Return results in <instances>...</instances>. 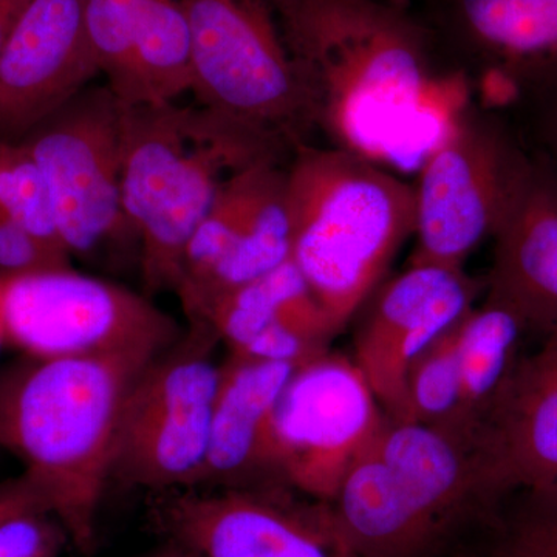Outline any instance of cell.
I'll use <instances>...</instances> for the list:
<instances>
[{"mask_svg": "<svg viewBox=\"0 0 557 557\" xmlns=\"http://www.w3.org/2000/svg\"><path fill=\"white\" fill-rule=\"evenodd\" d=\"M200 321L207 322L230 354H239L276 324L292 325L327 343L339 332L292 259L220 296Z\"/></svg>", "mask_w": 557, "mask_h": 557, "instance_id": "obj_20", "label": "cell"}, {"mask_svg": "<svg viewBox=\"0 0 557 557\" xmlns=\"http://www.w3.org/2000/svg\"><path fill=\"white\" fill-rule=\"evenodd\" d=\"M189 30L196 102L292 159L314 131L273 0H178Z\"/></svg>", "mask_w": 557, "mask_h": 557, "instance_id": "obj_5", "label": "cell"}, {"mask_svg": "<svg viewBox=\"0 0 557 557\" xmlns=\"http://www.w3.org/2000/svg\"><path fill=\"white\" fill-rule=\"evenodd\" d=\"M7 346L5 330H3L2 300H0V350Z\"/></svg>", "mask_w": 557, "mask_h": 557, "instance_id": "obj_31", "label": "cell"}, {"mask_svg": "<svg viewBox=\"0 0 557 557\" xmlns=\"http://www.w3.org/2000/svg\"><path fill=\"white\" fill-rule=\"evenodd\" d=\"M458 322L431 344L410 368L408 409L409 421H417L461 438Z\"/></svg>", "mask_w": 557, "mask_h": 557, "instance_id": "obj_22", "label": "cell"}, {"mask_svg": "<svg viewBox=\"0 0 557 557\" xmlns=\"http://www.w3.org/2000/svg\"><path fill=\"white\" fill-rule=\"evenodd\" d=\"M84 17L98 72L121 108L168 104L193 90L178 0H84Z\"/></svg>", "mask_w": 557, "mask_h": 557, "instance_id": "obj_16", "label": "cell"}, {"mask_svg": "<svg viewBox=\"0 0 557 557\" xmlns=\"http://www.w3.org/2000/svg\"><path fill=\"white\" fill-rule=\"evenodd\" d=\"M516 108L522 110L528 149L557 174V75L531 90Z\"/></svg>", "mask_w": 557, "mask_h": 557, "instance_id": "obj_27", "label": "cell"}, {"mask_svg": "<svg viewBox=\"0 0 557 557\" xmlns=\"http://www.w3.org/2000/svg\"><path fill=\"white\" fill-rule=\"evenodd\" d=\"M493 239L486 299L518 314L530 335L542 338L557 325V174L536 153Z\"/></svg>", "mask_w": 557, "mask_h": 557, "instance_id": "obj_18", "label": "cell"}, {"mask_svg": "<svg viewBox=\"0 0 557 557\" xmlns=\"http://www.w3.org/2000/svg\"><path fill=\"white\" fill-rule=\"evenodd\" d=\"M485 289V277L465 270L410 265L370 296L355 335L354 361L388 420L409 421L410 368Z\"/></svg>", "mask_w": 557, "mask_h": 557, "instance_id": "obj_14", "label": "cell"}, {"mask_svg": "<svg viewBox=\"0 0 557 557\" xmlns=\"http://www.w3.org/2000/svg\"><path fill=\"white\" fill-rule=\"evenodd\" d=\"M263 160L289 157L199 102L121 108V194L146 289L175 292L186 247L223 183Z\"/></svg>", "mask_w": 557, "mask_h": 557, "instance_id": "obj_3", "label": "cell"}, {"mask_svg": "<svg viewBox=\"0 0 557 557\" xmlns=\"http://www.w3.org/2000/svg\"><path fill=\"white\" fill-rule=\"evenodd\" d=\"M296 369L236 355L220 364L207 460L197 490L270 486L271 423Z\"/></svg>", "mask_w": 557, "mask_h": 557, "instance_id": "obj_19", "label": "cell"}, {"mask_svg": "<svg viewBox=\"0 0 557 557\" xmlns=\"http://www.w3.org/2000/svg\"><path fill=\"white\" fill-rule=\"evenodd\" d=\"M287 196L289 259L341 330L416 233V189L347 150L304 145L288 160Z\"/></svg>", "mask_w": 557, "mask_h": 557, "instance_id": "obj_4", "label": "cell"}, {"mask_svg": "<svg viewBox=\"0 0 557 557\" xmlns=\"http://www.w3.org/2000/svg\"><path fill=\"white\" fill-rule=\"evenodd\" d=\"M150 557H186L183 555L180 549L172 547V545L166 544V547L163 549H160V552H157L156 555H152Z\"/></svg>", "mask_w": 557, "mask_h": 557, "instance_id": "obj_30", "label": "cell"}, {"mask_svg": "<svg viewBox=\"0 0 557 557\" xmlns=\"http://www.w3.org/2000/svg\"><path fill=\"white\" fill-rule=\"evenodd\" d=\"M287 164L258 161L223 183L183 256L174 293L188 321L292 258Z\"/></svg>", "mask_w": 557, "mask_h": 557, "instance_id": "obj_11", "label": "cell"}, {"mask_svg": "<svg viewBox=\"0 0 557 557\" xmlns=\"http://www.w3.org/2000/svg\"><path fill=\"white\" fill-rule=\"evenodd\" d=\"M30 511H50L46 497L27 474L0 483V523Z\"/></svg>", "mask_w": 557, "mask_h": 557, "instance_id": "obj_28", "label": "cell"}, {"mask_svg": "<svg viewBox=\"0 0 557 557\" xmlns=\"http://www.w3.org/2000/svg\"><path fill=\"white\" fill-rule=\"evenodd\" d=\"M0 212L17 220L42 239L65 248L49 185L24 143L0 139Z\"/></svg>", "mask_w": 557, "mask_h": 557, "instance_id": "obj_24", "label": "cell"}, {"mask_svg": "<svg viewBox=\"0 0 557 557\" xmlns=\"http://www.w3.org/2000/svg\"><path fill=\"white\" fill-rule=\"evenodd\" d=\"M490 522L491 557H557V486L512 494Z\"/></svg>", "mask_w": 557, "mask_h": 557, "instance_id": "obj_23", "label": "cell"}, {"mask_svg": "<svg viewBox=\"0 0 557 557\" xmlns=\"http://www.w3.org/2000/svg\"><path fill=\"white\" fill-rule=\"evenodd\" d=\"M7 346L38 359L159 355L175 318L134 289L72 269L0 277Z\"/></svg>", "mask_w": 557, "mask_h": 557, "instance_id": "obj_8", "label": "cell"}, {"mask_svg": "<svg viewBox=\"0 0 557 557\" xmlns=\"http://www.w3.org/2000/svg\"><path fill=\"white\" fill-rule=\"evenodd\" d=\"M49 185L62 244L72 259L138 249L121 194V106L89 86L22 141Z\"/></svg>", "mask_w": 557, "mask_h": 557, "instance_id": "obj_9", "label": "cell"}, {"mask_svg": "<svg viewBox=\"0 0 557 557\" xmlns=\"http://www.w3.org/2000/svg\"><path fill=\"white\" fill-rule=\"evenodd\" d=\"M497 508L519 491L557 486V325L522 354L474 435Z\"/></svg>", "mask_w": 557, "mask_h": 557, "instance_id": "obj_17", "label": "cell"}, {"mask_svg": "<svg viewBox=\"0 0 557 557\" xmlns=\"http://www.w3.org/2000/svg\"><path fill=\"white\" fill-rule=\"evenodd\" d=\"M207 322L182 335L139 372L121 416L113 480L168 494L200 485L220 379Z\"/></svg>", "mask_w": 557, "mask_h": 557, "instance_id": "obj_7", "label": "cell"}, {"mask_svg": "<svg viewBox=\"0 0 557 557\" xmlns=\"http://www.w3.org/2000/svg\"><path fill=\"white\" fill-rule=\"evenodd\" d=\"M98 75L84 0H35L0 50V139L22 141Z\"/></svg>", "mask_w": 557, "mask_h": 557, "instance_id": "obj_15", "label": "cell"}, {"mask_svg": "<svg viewBox=\"0 0 557 557\" xmlns=\"http://www.w3.org/2000/svg\"><path fill=\"white\" fill-rule=\"evenodd\" d=\"M527 336L530 332L518 314L487 299L458 322L460 434L465 442L474 445L480 423L522 357Z\"/></svg>", "mask_w": 557, "mask_h": 557, "instance_id": "obj_21", "label": "cell"}, {"mask_svg": "<svg viewBox=\"0 0 557 557\" xmlns=\"http://www.w3.org/2000/svg\"><path fill=\"white\" fill-rule=\"evenodd\" d=\"M67 531L49 511H30L0 523V557H58Z\"/></svg>", "mask_w": 557, "mask_h": 557, "instance_id": "obj_26", "label": "cell"}, {"mask_svg": "<svg viewBox=\"0 0 557 557\" xmlns=\"http://www.w3.org/2000/svg\"><path fill=\"white\" fill-rule=\"evenodd\" d=\"M35 0H0V50Z\"/></svg>", "mask_w": 557, "mask_h": 557, "instance_id": "obj_29", "label": "cell"}, {"mask_svg": "<svg viewBox=\"0 0 557 557\" xmlns=\"http://www.w3.org/2000/svg\"><path fill=\"white\" fill-rule=\"evenodd\" d=\"M533 153L496 109L469 102L418 171L410 265L463 270L530 174Z\"/></svg>", "mask_w": 557, "mask_h": 557, "instance_id": "obj_6", "label": "cell"}, {"mask_svg": "<svg viewBox=\"0 0 557 557\" xmlns=\"http://www.w3.org/2000/svg\"><path fill=\"white\" fill-rule=\"evenodd\" d=\"M156 357H25L0 372V448L20 458L83 556L97 545L124 403Z\"/></svg>", "mask_w": 557, "mask_h": 557, "instance_id": "obj_2", "label": "cell"}, {"mask_svg": "<svg viewBox=\"0 0 557 557\" xmlns=\"http://www.w3.org/2000/svg\"><path fill=\"white\" fill-rule=\"evenodd\" d=\"M421 17L485 108L518 106L557 75V0H426Z\"/></svg>", "mask_w": 557, "mask_h": 557, "instance_id": "obj_13", "label": "cell"}, {"mask_svg": "<svg viewBox=\"0 0 557 557\" xmlns=\"http://www.w3.org/2000/svg\"><path fill=\"white\" fill-rule=\"evenodd\" d=\"M273 2L314 129L380 166H421L469 104L437 98L467 76L445 78L457 70L423 17L392 0Z\"/></svg>", "mask_w": 557, "mask_h": 557, "instance_id": "obj_1", "label": "cell"}, {"mask_svg": "<svg viewBox=\"0 0 557 557\" xmlns=\"http://www.w3.org/2000/svg\"><path fill=\"white\" fill-rule=\"evenodd\" d=\"M282 486L161 494L153 522L186 557H355L339 544L322 502Z\"/></svg>", "mask_w": 557, "mask_h": 557, "instance_id": "obj_12", "label": "cell"}, {"mask_svg": "<svg viewBox=\"0 0 557 557\" xmlns=\"http://www.w3.org/2000/svg\"><path fill=\"white\" fill-rule=\"evenodd\" d=\"M72 260L67 249L42 239L17 220L0 212V277L72 269Z\"/></svg>", "mask_w": 557, "mask_h": 557, "instance_id": "obj_25", "label": "cell"}, {"mask_svg": "<svg viewBox=\"0 0 557 557\" xmlns=\"http://www.w3.org/2000/svg\"><path fill=\"white\" fill-rule=\"evenodd\" d=\"M384 421L354 359L327 351L299 366L274 409L270 486L330 504Z\"/></svg>", "mask_w": 557, "mask_h": 557, "instance_id": "obj_10", "label": "cell"}]
</instances>
